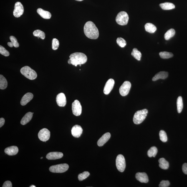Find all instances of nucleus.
Wrapping results in <instances>:
<instances>
[{
    "instance_id": "1",
    "label": "nucleus",
    "mask_w": 187,
    "mask_h": 187,
    "mask_svg": "<svg viewBox=\"0 0 187 187\" xmlns=\"http://www.w3.org/2000/svg\"><path fill=\"white\" fill-rule=\"evenodd\" d=\"M84 34L88 38L91 39H97L99 37L98 29L93 22L91 21L86 23L84 28Z\"/></svg>"
},
{
    "instance_id": "42",
    "label": "nucleus",
    "mask_w": 187,
    "mask_h": 187,
    "mask_svg": "<svg viewBox=\"0 0 187 187\" xmlns=\"http://www.w3.org/2000/svg\"><path fill=\"white\" fill-rule=\"evenodd\" d=\"M5 122V119L4 118H1V119H0V127H1V128L4 125Z\"/></svg>"
},
{
    "instance_id": "44",
    "label": "nucleus",
    "mask_w": 187,
    "mask_h": 187,
    "mask_svg": "<svg viewBox=\"0 0 187 187\" xmlns=\"http://www.w3.org/2000/svg\"><path fill=\"white\" fill-rule=\"evenodd\" d=\"M75 1H83V0H75Z\"/></svg>"
},
{
    "instance_id": "28",
    "label": "nucleus",
    "mask_w": 187,
    "mask_h": 187,
    "mask_svg": "<svg viewBox=\"0 0 187 187\" xmlns=\"http://www.w3.org/2000/svg\"><path fill=\"white\" fill-rule=\"evenodd\" d=\"M7 86V82L5 78L1 74L0 75V89H5Z\"/></svg>"
},
{
    "instance_id": "12",
    "label": "nucleus",
    "mask_w": 187,
    "mask_h": 187,
    "mask_svg": "<svg viewBox=\"0 0 187 187\" xmlns=\"http://www.w3.org/2000/svg\"><path fill=\"white\" fill-rule=\"evenodd\" d=\"M115 83V80L113 79H109L104 87L103 92L104 94H105V95H108L110 93L113 88Z\"/></svg>"
},
{
    "instance_id": "32",
    "label": "nucleus",
    "mask_w": 187,
    "mask_h": 187,
    "mask_svg": "<svg viewBox=\"0 0 187 187\" xmlns=\"http://www.w3.org/2000/svg\"><path fill=\"white\" fill-rule=\"evenodd\" d=\"M33 34L36 37L40 38L42 40H44L45 38V34L40 30L37 29L34 31L33 32Z\"/></svg>"
},
{
    "instance_id": "41",
    "label": "nucleus",
    "mask_w": 187,
    "mask_h": 187,
    "mask_svg": "<svg viewBox=\"0 0 187 187\" xmlns=\"http://www.w3.org/2000/svg\"><path fill=\"white\" fill-rule=\"evenodd\" d=\"M182 170L185 174L187 175V163L183 164L182 166Z\"/></svg>"
},
{
    "instance_id": "2",
    "label": "nucleus",
    "mask_w": 187,
    "mask_h": 187,
    "mask_svg": "<svg viewBox=\"0 0 187 187\" xmlns=\"http://www.w3.org/2000/svg\"><path fill=\"white\" fill-rule=\"evenodd\" d=\"M68 63L77 67L78 65L85 64L87 60V56L81 52H75L70 54Z\"/></svg>"
},
{
    "instance_id": "25",
    "label": "nucleus",
    "mask_w": 187,
    "mask_h": 187,
    "mask_svg": "<svg viewBox=\"0 0 187 187\" xmlns=\"http://www.w3.org/2000/svg\"><path fill=\"white\" fill-rule=\"evenodd\" d=\"M160 6L162 9L164 10H170L175 8L174 5L170 3L165 2L161 3L160 4Z\"/></svg>"
},
{
    "instance_id": "34",
    "label": "nucleus",
    "mask_w": 187,
    "mask_h": 187,
    "mask_svg": "<svg viewBox=\"0 0 187 187\" xmlns=\"http://www.w3.org/2000/svg\"><path fill=\"white\" fill-rule=\"evenodd\" d=\"M160 139L164 143L168 141V137L166 132L164 130L160 131L159 133Z\"/></svg>"
},
{
    "instance_id": "22",
    "label": "nucleus",
    "mask_w": 187,
    "mask_h": 187,
    "mask_svg": "<svg viewBox=\"0 0 187 187\" xmlns=\"http://www.w3.org/2000/svg\"><path fill=\"white\" fill-rule=\"evenodd\" d=\"M33 113L31 112H28L25 114L22 119H21V125H25L30 121L33 117Z\"/></svg>"
},
{
    "instance_id": "35",
    "label": "nucleus",
    "mask_w": 187,
    "mask_h": 187,
    "mask_svg": "<svg viewBox=\"0 0 187 187\" xmlns=\"http://www.w3.org/2000/svg\"><path fill=\"white\" fill-rule=\"evenodd\" d=\"M117 44L121 48L125 47L127 45L126 41L125 39L122 38H118L117 39Z\"/></svg>"
},
{
    "instance_id": "10",
    "label": "nucleus",
    "mask_w": 187,
    "mask_h": 187,
    "mask_svg": "<svg viewBox=\"0 0 187 187\" xmlns=\"http://www.w3.org/2000/svg\"><path fill=\"white\" fill-rule=\"evenodd\" d=\"M24 7L21 3L17 2L15 5L14 9L13 11V15L15 17L18 18L23 14Z\"/></svg>"
},
{
    "instance_id": "17",
    "label": "nucleus",
    "mask_w": 187,
    "mask_h": 187,
    "mask_svg": "<svg viewBox=\"0 0 187 187\" xmlns=\"http://www.w3.org/2000/svg\"><path fill=\"white\" fill-rule=\"evenodd\" d=\"M135 178L141 183H147L149 181L148 176L145 173H137L135 175Z\"/></svg>"
},
{
    "instance_id": "9",
    "label": "nucleus",
    "mask_w": 187,
    "mask_h": 187,
    "mask_svg": "<svg viewBox=\"0 0 187 187\" xmlns=\"http://www.w3.org/2000/svg\"><path fill=\"white\" fill-rule=\"evenodd\" d=\"M73 114L76 116L80 115L82 112V107L80 102L78 100H75L72 105Z\"/></svg>"
},
{
    "instance_id": "31",
    "label": "nucleus",
    "mask_w": 187,
    "mask_h": 187,
    "mask_svg": "<svg viewBox=\"0 0 187 187\" xmlns=\"http://www.w3.org/2000/svg\"><path fill=\"white\" fill-rule=\"evenodd\" d=\"M175 34V31L174 29H171L168 30L164 35L165 39L167 40H169L174 36Z\"/></svg>"
},
{
    "instance_id": "30",
    "label": "nucleus",
    "mask_w": 187,
    "mask_h": 187,
    "mask_svg": "<svg viewBox=\"0 0 187 187\" xmlns=\"http://www.w3.org/2000/svg\"><path fill=\"white\" fill-rule=\"evenodd\" d=\"M131 55L135 58L138 61L140 60L142 54L140 51H138L137 48H134L131 52Z\"/></svg>"
},
{
    "instance_id": "27",
    "label": "nucleus",
    "mask_w": 187,
    "mask_h": 187,
    "mask_svg": "<svg viewBox=\"0 0 187 187\" xmlns=\"http://www.w3.org/2000/svg\"><path fill=\"white\" fill-rule=\"evenodd\" d=\"M177 110L178 113H181L183 110V105L182 98L179 97L177 100Z\"/></svg>"
},
{
    "instance_id": "29",
    "label": "nucleus",
    "mask_w": 187,
    "mask_h": 187,
    "mask_svg": "<svg viewBox=\"0 0 187 187\" xmlns=\"http://www.w3.org/2000/svg\"><path fill=\"white\" fill-rule=\"evenodd\" d=\"M158 150L156 147H152L148 150L147 152V155L149 158L153 157L155 158L158 153Z\"/></svg>"
},
{
    "instance_id": "16",
    "label": "nucleus",
    "mask_w": 187,
    "mask_h": 187,
    "mask_svg": "<svg viewBox=\"0 0 187 187\" xmlns=\"http://www.w3.org/2000/svg\"><path fill=\"white\" fill-rule=\"evenodd\" d=\"M110 137L111 134L109 132L104 134L97 141V145L99 147L103 146L108 141Z\"/></svg>"
},
{
    "instance_id": "45",
    "label": "nucleus",
    "mask_w": 187,
    "mask_h": 187,
    "mask_svg": "<svg viewBox=\"0 0 187 187\" xmlns=\"http://www.w3.org/2000/svg\"><path fill=\"white\" fill-rule=\"evenodd\" d=\"M43 158V157H41V159H42Z\"/></svg>"
},
{
    "instance_id": "13",
    "label": "nucleus",
    "mask_w": 187,
    "mask_h": 187,
    "mask_svg": "<svg viewBox=\"0 0 187 187\" xmlns=\"http://www.w3.org/2000/svg\"><path fill=\"white\" fill-rule=\"evenodd\" d=\"M56 102L58 105L60 107H64L66 104V99L65 95L63 93L58 94L56 97Z\"/></svg>"
},
{
    "instance_id": "24",
    "label": "nucleus",
    "mask_w": 187,
    "mask_h": 187,
    "mask_svg": "<svg viewBox=\"0 0 187 187\" xmlns=\"http://www.w3.org/2000/svg\"><path fill=\"white\" fill-rule=\"evenodd\" d=\"M158 162L159 163V166L160 168L163 170L168 169L169 167V164L165 158H160Z\"/></svg>"
},
{
    "instance_id": "5",
    "label": "nucleus",
    "mask_w": 187,
    "mask_h": 187,
    "mask_svg": "<svg viewBox=\"0 0 187 187\" xmlns=\"http://www.w3.org/2000/svg\"><path fill=\"white\" fill-rule=\"evenodd\" d=\"M129 16L125 11H122L119 13L116 17V21L121 25H126L128 23Z\"/></svg>"
},
{
    "instance_id": "4",
    "label": "nucleus",
    "mask_w": 187,
    "mask_h": 187,
    "mask_svg": "<svg viewBox=\"0 0 187 187\" xmlns=\"http://www.w3.org/2000/svg\"><path fill=\"white\" fill-rule=\"evenodd\" d=\"M20 71L23 75L30 80H34L37 77L36 72L29 66H24L21 69Z\"/></svg>"
},
{
    "instance_id": "36",
    "label": "nucleus",
    "mask_w": 187,
    "mask_h": 187,
    "mask_svg": "<svg viewBox=\"0 0 187 187\" xmlns=\"http://www.w3.org/2000/svg\"><path fill=\"white\" fill-rule=\"evenodd\" d=\"M90 173L88 172H84L82 173L79 174L78 176V178L79 181H82L85 179L89 176Z\"/></svg>"
},
{
    "instance_id": "3",
    "label": "nucleus",
    "mask_w": 187,
    "mask_h": 187,
    "mask_svg": "<svg viewBox=\"0 0 187 187\" xmlns=\"http://www.w3.org/2000/svg\"><path fill=\"white\" fill-rule=\"evenodd\" d=\"M148 110L146 109L137 111L134 115L133 117L134 123L139 125L145 120L148 113Z\"/></svg>"
},
{
    "instance_id": "15",
    "label": "nucleus",
    "mask_w": 187,
    "mask_h": 187,
    "mask_svg": "<svg viewBox=\"0 0 187 187\" xmlns=\"http://www.w3.org/2000/svg\"><path fill=\"white\" fill-rule=\"evenodd\" d=\"M63 156V154L61 152H52L48 153L46 158L49 160L59 159Z\"/></svg>"
},
{
    "instance_id": "39",
    "label": "nucleus",
    "mask_w": 187,
    "mask_h": 187,
    "mask_svg": "<svg viewBox=\"0 0 187 187\" xmlns=\"http://www.w3.org/2000/svg\"><path fill=\"white\" fill-rule=\"evenodd\" d=\"M170 183L168 181H163L160 182L159 186L160 187H168L169 186Z\"/></svg>"
},
{
    "instance_id": "26",
    "label": "nucleus",
    "mask_w": 187,
    "mask_h": 187,
    "mask_svg": "<svg viewBox=\"0 0 187 187\" xmlns=\"http://www.w3.org/2000/svg\"><path fill=\"white\" fill-rule=\"evenodd\" d=\"M11 42L7 43L8 46L10 47H14L15 48H18L19 47V44L17 42V39L14 36H11L9 38Z\"/></svg>"
},
{
    "instance_id": "11",
    "label": "nucleus",
    "mask_w": 187,
    "mask_h": 187,
    "mask_svg": "<svg viewBox=\"0 0 187 187\" xmlns=\"http://www.w3.org/2000/svg\"><path fill=\"white\" fill-rule=\"evenodd\" d=\"M39 139L42 141L46 142L50 138V132L46 128H44L40 130L38 135Z\"/></svg>"
},
{
    "instance_id": "6",
    "label": "nucleus",
    "mask_w": 187,
    "mask_h": 187,
    "mask_svg": "<svg viewBox=\"0 0 187 187\" xmlns=\"http://www.w3.org/2000/svg\"><path fill=\"white\" fill-rule=\"evenodd\" d=\"M69 165L66 164L53 165L49 168V170L51 172L54 173H62L67 171L69 168Z\"/></svg>"
},
{
    "instance_id": "7",
    "label": "nucleus",
    "mask_w": 187,
    "mask_h": 187,
    "mask_svg": "<svg viewBox=\"0 0 187 187\" xmlns=\"http://www.w3.org/2000/svg\"><path fill=\"white\" fill-rule=\"evenodd\" d=\"M116 165L117 170L123 172L125 168L126 164L125 158L123 155L120 154L117 155L116 160Z\"/></svg>"
},
{
    "instance_id": "19",
    "label": "nucleus",
    "mask_w": 187,
    "mask_h": 187,
    "mask_svg": "<svg viewBox=\"0 0 187 187\" xmlns=\"http://www.w3.org/2000/svg\"><path fill=\"white\" fill-rule=\"evenodd\" d=\"M5 153L9 155H14L17 154L19 151L17 147L12 146L7 147L5 149Z\"/></svg>"
},
{
    "instance_id": "8",
    "label": "nucleus",
    "mask_w": 187,
    "mask_h": 187,
    "mask_svg": "<svg viewBox=\"0 0 187 187\" xmlns=\"http://www.w3.org/2000/svg\"><path fill=\"white\" fill-rule=\"evenodd\" d=\"M131 87V84L130 82L129 81H125L119 89V92L120 95L123 97L127 96L129 92Z\"/></svg>"
},
{
    "instance_id": "18",
    "label": "nucleus",
    "mask_w": 187,
    "mask_h": 187,
    "mask_svg": "<svg viewBox=\"0 0 187 187\" xmlns=\"http://www.w3.org/2000/svg\"><path fill=\"white\" fill-rule=\"evenodd\" d=\"M34 97V95L30 92H28L23 97L21 101V105L24 106L30 101Z\"/></svg>"
},
{
    "instance_id": "43",
    "label": "nucleus",
    "mask_w": 187,
    "mask_h": 187,
    "mask_svg": "<svg viewBox=\"0 0 187 187\" xmlns=\"http://www.w3.org/2000/svg\"><path fill=\"white\" fill-rule=\"evenodd\" d=\"M30 187H36V186H35V185H31V186H30Z\"/></svg>"
},
{
    "instance_id": "21",
    "label": "nucleus",
    "mask_w": 187,
    "mask_h": 187,
    "mask_svg": "<svg viewBox=\"0 0 187 187\" xmlns=\"http://www.w3.org/2000/svg\"><path fill=\"white\" fill-rule=\"evenodd\" d=\"M168 72H160L155 74V76L153 77V79H152V80L153 81H155L160 79H165L168 78Z\"/></svg>"
},
{
    "instance_id": "14",
    "label": "nucleus",
    "mask_w": 187,
    "mask_h": 187,
    "mask_svg": "<svg viewBox=\"0 0 187 187\" xmlns=\"http://www.w3.org/2000/svg\"><path fill=\"white\" fill-rule=\"evenodd\" d=\"M82 131L83 130L82 127L78 125H74L71 130L72 136L77 138H79L80 136Z\"/></svg>"
},
{
    "instance_id": "37",
    "label": "nucleus",
    "mask_w": 187,
    "mask_h": 187,
    "mask_svg": "<svg viewBox=\"0 0 187 187\" xmlns=\"http://www.w3.org/2000/svg\"><path fill=\"white\" fill-rule=\"evenodd\" d=\"M52 49L54 50H56L59 48V42L58 40L56 38L53 39L52 40Z\"/></svg>"
},
{
    "instance_id": "20",
    "label": "nucleus",
    "mask_w": 187,
    "mask_h": 187,
    "mask_svg": "<svg viewBox=\"0 0 187 187\" xmlns=\"http://www.w3.org/2000/svg\"><path fill=\"white\" fill-rule=\"evenodd\" d=\"M37 12L41 17L44 19H49L51 17L50 13L48 11H44L41 8H39L37 9Z\"/></svg>"
},
{
    "instance_id": "23",
    "label": "nucleus",
    "mask_w": 187,
    "mask_h": 187,
    "mask_svg": "<svg viewBox=\"0 0 187 187\" xmlns=\"http://www.w3.org/2000/svg\"><path fill=\"white\" fill-rule=\"evenodd\" d=\"M145 30L150 34L154 33L157 29L155 26L151 23H147L145 24Z\"/></svg>"
},
{
    "instance_id": "40",
    "label": "nucleus",
    "mask_w": 187,
    "mask_h": 187,
    "mask_svg": "<svg viewBox=\"0 0 187 187\" xmlns=\"http://www.w3.org/2000/svg\"><path fill=\"white\" fill-rule=\"evenodd\" d=\"M3 187H12V185L11 182L10 181L5 182L3 185Z\"/></svg>"
},
{
    "instance_id": "38",
    "label": "nucleus",
    "mask_w": 187,
    "mask_h": 187,
    "mask_svg": "<svg viewBox=\"0 0 187 187\" xmlns=\"http://www.w3.org/2000/svg\"><path fill=\"white\" fill-rule=\"evenodd\" d=\"M0 54L2 55L8 57L9 55V53L7 50L5 48L2 46H0Z\"/></svg>"
},
{
    "instance_id": "33",
    "label": "nucleus",
    "mask_w": 187,
    "mask_h": 187,
    "mask_svg": "<svg viewBox=\"0 0 187 187\" xmlns=\"http://www.w3.org/2000/svg\"><path fill=\"white\" fill-rule=\"evenodd\" d=\"M160 57L162 59H168L172 57L173 56V54L171 52H161L159 54Z\"/></svg>"
}]
</instances>
